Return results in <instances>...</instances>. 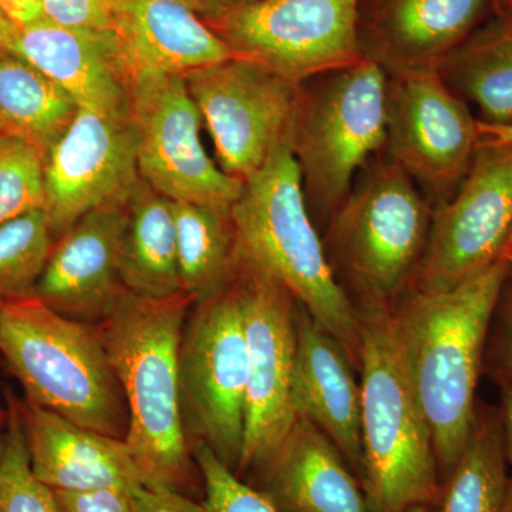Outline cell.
Returning <instances> with one entry per match:
<instances>
[{
	"mask_svg": "<svg viewBox=\"0 0 512 512\" xmlns=\"http://www.w3.org/2000/svg\"><path fill=\"white\" fill-rule=\"evenodd\" d=\"M192 305L184 292L150 299L126 289L96 328L126 397L124 443L141 484L202 501V477L185 431L178 384V350Z\"/></svg>",
	"mask_w": 512,
	"mask_h": 512,
	"instance_id": "obj_1",
	"label": "cell"
},
{
	"mask_svg": "<svg viewBox=\"0 0 512 512\" xmlns=\"http://www.w3.org/2000/svg\"><path fill=\"white\" fill-rule=\"evenodd\" d=\"M510 276L503 258L447 291L409 289L392 306L394 332L429 421L441 483L470 436L488 329Z\"/></svg>",
	"mask_w": 512,
	"mask_h": 512,
	"instance_id": "obj_2",
	"label": "cell"
},
{
	"mask_svg": "<svg viewBox=\"0 0 512 512\" xmlns=\"http://www.w3.org/2000/svg\"><path fill=\"white\" fill-rule=\"evenodd\" d=\"M231 220L238 259L281 282L359 366V312L336 278L313 225L289 143L276 148L244 181Z\"/></svg>",
	"mask_w": 512,
	"mask_h": 512,
	"instance_id": "obj_3",
	"label": "cell"
},
{
	"mask_svg": "<svg viewBox=\"0 0 512 512\" xmlns=\"http://www.w3.org/2000/svg\"><path fill=\"white\" fill-rule=\"evenodd\" d=\"M360 320L362 370L363 480L376 512H406L433 505L441 481L429 421L407 372L392 306L362 302Z\"/></svg>",
	"mask_w": 512,
	"mask_h": 512,
	"instance_id": "obj_4",
	"label": "cell"
},
{
	"mask_svg": "<svg viewBox=\"0 0 512 512\" xmlns=\"http://www.w3.org/2000/svg\"><path fill=\"white\" fill-rule=\"evenodd\" d=\"M0 356L28 402L126 439V397L96 326L60 315L36 293L0 298Z\"/></svg>",
	"mask_w": 512,
	"mask_h": 512,
	"instance_id": "obj_5",
	"label": "cell"
},
{
	"mask_svg": "<svg viewBox=\"0 0 512 512\" xmlns=\"http://www.w3.org/2000/svg\"><path fill=\"white\" fill-rule=\"evenodd\" d=\"M386 96V70L365 56L302 84L289 147L308 207L322 217L330 220L360 171L383 156Z\"/></svg>",
	"mask_w": 512,
	"mask_h": 512,
	"instance_id": "obj_6",
	"label": "cell"
},
{
	"mask_svg": "<svg viewBox=\"0 0 512 512\" xmlns=\"http://www.w3.org/2000/svg\"><path fill=\"white\" fill-rule=\"evenodd\" d=\"M365 170L330 218L326 254L360 303L393 306L412 285L423 258L433 205L386 157Z\"/></svg>",
	"mask_w": 512,
	"mask_h": 512,
	"instance_id": "obj_7",
	"label": "cell"
},
{
	"mask_svg": "<svg viewBox=\"0 0 512 512\" xmlns=\"http://www.w3.org/2000/svg\"><path fill=\"white\" fill-rule=\"evenodd\" d=\"M238 268V266H237ZM237 275V274H235ZM185 431L237 473L245 433L248 343L237 281L194 303L178 350Z\"/></svg>",
	"mask_w": 512,
	"mask_h": 512,
	"instance_id": "obj_8",
	"label": "cell"
},
{
	"mask_svg": "<svg viewBox=\"0 0 512 512\" xmlns=\"http://www.w3.org/2000/svg\"><path fill=\"white\" fill-rule=\"evenodd\" d=\"M481 133L456 191L433 205L413 291H447L505 258L512 232V124L481 123Z\"/></svg>",
	"mask_w": 512,
	"mask_h": 512,
	"instance_id": "obj_9",
	"label": "cell"
},
{
	"mask_svg": "<svg viewBox=\"0 0 512 512\" xmlns=\"http://www.w3.org/2000/svg\"><path fill=\"white\" fill-rule=\"evenodd\" d=\"M237 281L248 343L245 433L237 476L258 474L295 426L293 370L299 302L281 282L238 259Z\"/></svg>",
	"mask_w": 512,
	"mask_h": 512,
	"instance_id": "obj_10",
	"label": "cell"
},
{
	"mask_svg": "<svg viewBox=\"0 0 512 512\" xmlns=\"http://www.w3.org/2000/svg\"><path fill=\"white\" fill-rule=\"evenodd\" d=\"M130 119L140 177L173 202L231 214L244 183L214 163L201 141L202 117L184 76L140 73L130 80Z\"/></svg>",
	"mask_w": 512,
	"mask_h": 512,
	"instance_id": "obj_11",
	"label": "cell"
},
{
	"mask_svg": "<svg viewBox=\"0 0 512 512\" xmlns=\"http://www.w3.org/2000/svg\"><path fill=\"white\" fill-rule=\"evenodd\" d=\"M362 0H254L207 22L237 57L296 83L362 59Z\"/></svg>",
	"mask_w": 512,
	"mask_h": 512,
	"instance_id": "obj_12",
	"label": "cell"
},
{
	"mask_svg": "<svg viewBox=\"0 0 512 512\" xmlns=\"http://www.w3.org/2000/svg\"><path fill=\"white\" fill-rule=\"evenodd\" d=\"M221 170L244 183L289 143L302 84L232 57L184 74Z\"/></svg>",
	"mask_w": 512,
	"mask_h": 512,
	"instance_id": "obj_13",
	"label": "cell"
},
{
	"mask_svg": "<svg viewBox=\"0 0 512 512\" xmlns=\"http://www.w3.org/2000/svg\"><path fill=\"white\" fill-rule=\"evenodd\" d=\"M383 156L409 175L434 205L463 180L481 123L437 72L387 73Z\"/></svg>",
	"mask_w": 512,
	"mask_h": 512,
	"instance_id": "obj_14",
	"label": "cell"
},
{
	"mask_svg": "<svg viewBox=\"0 0 512 512\" xmlns=\"http://www.w3.org/2000/svg\"><path fill=\"white\" fill-rule=\"evenodd\" d=\"M140 180L130 111L79 107L46 157L45 211L55 238L89 212L127 205Z\"/></svg>",
	"mask_w": 512,
	"mask_h": 512,
	"instance_id": "obj_15",
	"label": "cell"
},
{
	"mask_svg": "<svg viewBox=\"0 0 512 512\" xmlns=\"http://www.w3.org/2000/svg\"><path fill=\"white\" fill-rule=\"evenodd\" d=\"M490 12L493 0H362L360 50L389 74L437 72Z\"/></svg>",
	"mask_w": 512,
	"mask_h": 512,
	"instance_id": "obj_16",
	"label": "cell"
},
{
	"mask_svg": "<svg viewBox=\"0 0 512 512\" xmlns=\"http://www.w3.org/2000/svg\"><path fill=\"white\" fill-rule=\"evenodd\" d=\"M127 205H109L80 218L56 239L35 293L66 318L99 326L126 288L120 254Z\"/></svg>",
	"mask_w": 512,
	"mask_h": 512,
	"instance_id": "obj_17",
	"label": "cell"
},
{
	"mask_svg": "<svg viewBox=\"0 0 512 512\" xmlns=\"http://www.w3.org/2000/svg\"><path fill=\"white\" fill-rule=\"evenodd\" d=\"M12 52L62 87L82 109L130 111L131 76L113 29L67 28L40 18L18 29Z\"/></svg>",
	"mask_w": 512,
	"mask_h": 512,
	"instance_id": "obj_18",
	"label": "cell"
},
{
	"mask_svg": "<svg viewBox=\"0 0 512 512\" xmlns=\"http://www.w3.org/2000/svg\"><path fill=\"white\" fill-rule=\"evenodd\" d=\"M352 357L335 336L299 305L293 404L339 448L357 480H363L362 396Z\"/></svg>",
	"mask_w": 512,
	"mask_h": 512,
	"instance_id": "obj_19",
	"label": "cell"
},
{
	"mask_svg": "<svg viewBox=\"0 0 512 512\" xmlns=\"http://www.w3.org/2000/svg\"><path fill=\"white\" fill-rule=\"evenodd\" d=\"M30 467L53 491H131L140 487L136 464L124 440L103 436L35 403L18 402Z\"/></svg>",
	"mask_w": 512,
	"mask_h": 512,
	"instance_id": "obj_20",
	"label": "cell"
},
{
	"mask_svg": "<svg viewBox=\"0 0 512 512\" xmlns=\"http://www.w3.org/2000/svg\"><path fill=\"white\" fill-rule=\"evenodd\" d=\"M247 483L281 512H376L339 448L303 417Z\"/></svg>",
	"mask_w": 512,
	"mask_h": 512,
	"instance_id": "obj_21",
	"label": "cell"
},
{
	"mask_svg": "<svg viewBox=\"0 0 512 512\" xmlns=\"http://www.w3.org/2000/svg\"><path fill=\"white\" fill-rule=\"evenodd\" d=\"M113 30L130 76H184L237 57L183 0H113Z\"/></svg>",
	"mask_w": 512,
	"mask_h": 512,
	"instance_id": "obj_22",
	"label": "cell"
},
{
	"mask_svg": "<svg viewBox=\"0 0 512 512\" xmlns=\"http://www.w3.org/2000/svg\"><path fill=\"white\" fill-rule=\"evenodd\" d=\"M124 288L141 298L163 299L181 291L173 201L141 178L127 202L120 254Z\"/></svg>",
	"mask_w": 512,
	"mask_h": 512,
	"instance_id": "obj_23",
	"label": "cell"
},
{
	"mask_svg": "<svg viewBox=\"0 0 512 512\" xmlns=\"http://www.w3.org/2000/svg\"><path fill=\"white\" fill-rule=\"evenodd\" d=\"M444 83L473 106L485 126L512 124V16L493 12L440 64Z\"/></svg>",
	"mask_w": 512,
	"mask_h": 512,
	"instance_id": "obj_24",
	"label": "cell"
},
{
	"mask_svg": "<svg viewBox=\"0 0 512 512\" xmlns=\"http://www.w3.org/2000/svg\"><path fill=\"white\" fill-rule=\"evenodd\" d=\"M79 106L18 53L0 46V136L28 143L47 157Z\"/></svg>",
	"mask_w": 512,
	"mask_h": 512,
	"instance_id": "obj_25",
	"label": "cell"
},
{
	"mask_svg": "<svg viewBox=\"0 0 512 512\" xmlns=\"http://www.w3.org/2000/svg\"><path fill=\"white\" fill-rule=\"evenodd\" d=\"M181 291L194 303L224 291L237 274V239L231 214L173 202Z\"/></svg>",
	"mask_w": 512,
	"mask_h": 512,
	"instance_id": "obj_26",
	"label": "cell"
},
{
	"mask_svg": "<svg viewBox=\"0 0 512 512\" xmlns=\"http://www.w3.org/2000/svg\"><path fill=\"white\" fill-rule=\"evenodd\" d=\"M503 427L494 410L478 407L470 436L431 512H504L508 477Z\"/></svg>",
	"mask_w": 512,
	"mask_h": 512,
	"instance_id": "obj_27",
	"label": "cell"
},
{
	"mask_svg": "<svg viewBox=\"0 0 512 512\" xmlns=\"http://www.w3.org/2000/svg\"><path fill=\"white\" fill-rule=\"evenodd\" d=\"M55 242L45 210L0 225V298L35 293Z\"/></svg>",
	"mask_w": 512,
	"mask_h": 512,
	"instance_id": "obj_28",
	"label": "cell"
},
{
	"mask_svg": "<svg viewBox=\"0 0 512 512\" xmlns=\"http://www.w3.org/2000/svg\"><path fill=\"white\" fill-rule=\"evenodd\" d=\"M0 512H60L55 493L30 467L18 402L12 403L8 430L0 437Z\"/></svg>",
	"mask_w": 512,
	"mask_h": 512,
	"instance_id": "obj_29",
	"label": "cell"
},
{
	"mask_svg": "<svg viewBox=\"0 0 512 512\" xmlns=\"http://www.w3.org/2000/svg\"><path fill=\"white\" fill-rule=\"evenodd\" d=\"M46 157L28 143L0 136V225L45 210Z\"/></svg>",
	"mask_w": 512,
	"mask_h": 512,
	"instance_id": "obj_30",
	"label": "cell"
},
{
	"mask_svg": "<svg viewBox=\"0 0 512 512\" xmlns=\"http://www.w3.org/2000/svg\"><path fill=\"white\" fill-rule=\"evenodd\" d=\"M204 487L202 503L210 512H281L261 491L229 470L205 444L191 443Z\"/></svg>",
	"mask_w": 512,
	"mask_h": 512,
	"instance_id": "obj_31",
	"label": "cell"
},
{
	"mask_svg": "<svg viewBox=\"0 0 512 512\" xmlns=\"http://www.w3.org/2000/svg\"><path fill=\"white\" fill-rule=\"evenodd\" d=\"M43 18L67 28L113 29V0H40Z\"/></svg>",
	"mask_w": 512,
	"mask_h": 512,
	"instance_id": "obj_32",
	"label": "cell"
},
{
	"mask_svg": "<svg viewBox=\"0 0 512 512\" xmlns=\"http://www.w3.org/2000/svg\"><path fill=\"white\" fill-rule=\"evenodd\" d=\"M60 512H131L130 491L121 488L106 490L53 491Z\"/></svg>",
	"mask_w": 512,
	"mask_h": 512,
	"instance_id": "obj_33",
	"label": "cell"
},
{
	"mask_svg": "<svg viewBox=\"0 0 512 512\" xmlns=\"http://www.w3.org/2000/svg\"><path fill=\"white\" fill-rule=\"evenodd\" d=\"M130 508L131 512H210L200 500L144 485L130 491Z\"/></svg>",
	"mask_w": 512,
	"mask_h": 512,
	"instance_id": "obj_34",
	"label": "cell"
},
{
	"mask_svg": "<svg viewBox=\"0 0 512 512\" xmlns=\"http://www.w3.org/2000/svg\"><path fill=\"white\" fill-rule=\"evenodd\" d=\"M490 363L491 370L500 383L512 380V291L508 293L501 309Z\"/></svg>",
	"mask_w": 512,
	"mask_h": 512,
	"instance_id": "obj_35",
	"label": "cell"
},
{
	"mask_svg": "<svg viewBox=\"0 0 512 512\" xmlns=\"http://www.w3.org/2000/svg\"><path fill=\"white\" fill-rule=\"evenodd\" d=\"M0 8L18 29L43 18L40 0H0Z\"/></svg>",
	"mask_w": 512,
	"mask_h": 512,
	"instance_id": "obj_36",
	"label": "cell"
},
{
	"mask_svg": "<svg viewBox=\"0 0 512 512\" xmlns=\"http://www.w3.org/2000/svg\"><path fill=\"white\" fill-rule=\"evenodd\" d=\"M200 18L205 22L217 19L218 16L224 15L229 10L239 8V6L247 5L254 0H183Z\"/></svg>",
	"mask_w": 512,
	"mask_h": 512,
	"instance_id": "obj_37",
	"label": "cell"
},
{
	"mask_svg": "<svg viewBox=\"0 0 512 512\" xmlns=\"http://www.w3.org/2000/svg\"><path fill=\"white\" fill-rule=\"evenodd\" d=\"M501 407L498 416H500L501 427H503L505 457L508 464L512 466V380L501 383Z\"/></svg>",
	"mask_w": 512,
	"mask_h": 512,
	"instance_id": "obj_38",
	"label": "cell"
},
{
	"mask_svg": "<svg viewBox=\"0 0 512 512\" xmlns=\"http://www.w3.org/2000/svg\"><path fill=\"white\" fill-rule=\"evenodd\" d=\"M16 36H18V28L13 25L12 20L0 8V46L12 50L13 45H15Z\"/></svg>",
	"mask_w": 512,
	"mask_h": 512,
	"instance_id": "obj_39",
	"label": "cell"
},
{
	"mask_svg": "<svg viewBox=\"0 0 512 512\" xmlns=\"http://www.w3.org/2000/svg\"><path fill=\"white\" fill-rule=\"evenodd\" d=\"M493 12L512 16V0H498L494 3Z\"/></svg>",
	"mask_w": 512,
	"mask_h": 512,
	"instance_id": "obj_40",
	"label": "cell"
},
{
	"mask_svg": "<svg viewBox=\"0 0 512 512\" xmlns=\"http://www.w3.org/2000/svg\"><path fill=\"white\" fill-rule=\"evenodd\" d=\"M504 512H512V474L508 480L507 500H505Z\"/></svg>",
	"mask_w": 512,
	"mask_h": 512,
	"instance_id": "obj_41",
	"label": "cell"
},
{
	"mask_svg": "<svg viewBox=\"0 0 512 512\" xmlns=\"http://www.w3.org/2000/svg\"><path fill=\"white\" fill-rule=\"evenodd\" d=\"M505 259H507L508 264H510L511 275H512V232H511L510 241H508L507 251H505Z\"/></svg>",
	"mask_w": 512,
	"mask_h": 512,
	"instance_id": "obj_42",
	"label": "cell"
},
{
	"mask_svg": "<svg viewBox=\"0 0 512 512\" xmlns=\"http://www.w3.org/2000/svg\"><path fill=\"white\" fill-rule=\"evenodd\" d=\"M406 512H431L429 505H416V507L410 508Z\"/></svg>",
	"mask_w": 512,
	"mask_h": 512,
	"instance_id": "obj_43",
	"label": "cell"
},
{
	"mask_svg": "<svg viewBox=\"0 0 512 512\" xmlns=\"http://www.w3.org/2000/svg\"><path fill=\"white\" fill-rule=\"evenodd\" d=\"M495 2H498V0H493V8H494V3H495Z\"/></svg>",
	"mask_w": 512,
	"mask_h": 512,
	"instance_id": "obj_44",
	"label": "cell"
}]
</instances>
